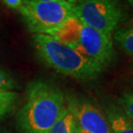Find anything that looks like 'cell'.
<instances>
[{"label":"cell","instance_id":"1","mask_svg":"<svg viewBox=\"0 0 133 133\" xmlns=\"http://www.w3.org/2000/svg\"><path fill=\"white\" fill-rule=\"evenodd\" d=\"M63 92L44 81H34L26 89V98L17 115L22 133H48L63 114L65 105Z\"/></svg>","mask_w":133,"mask_h":133},{"label":"cell","instance_id":"2","mask_svg":"<svg viewBox=\"0 0 133 133\" xmlns=\"http://www.w3.org/2000/svg\"><path fill=\"white\" fill-rule=\"evenodd\" d=\"M48 35L92 59L103 69L116 59L112 37L88 26L75 16L66 20Z\"/></svg>","mask_w":133,"mask_h":133},{"label":"cell","instance_id":"3","mask_svg":"<svg viewBox=\"0 0 133 133\" xmlns=\"http://www.w3.org/2000/svg\"><path fill=\"white\" fill-rule=\"evenodd\" d=\"M33 39L39 58L61 74L80 80H90L97 77L104 70L92 59L52 36L35 34Z\"/></svg>","mask_w":133,"mask_h":133},{"label":"cell","instance_id":"4","mask_svg":"<svg viewBox=\"0 0 133 133\" xmlns=\"http://www.w3.org/2000/svg\"><path fill=\"white\" fill-rule=\"evenodd\" d=\"M76 4L67 1L22 0L18 9L22 18L32 33L48 35L74 16Z\"/></svg>","mask_w":133,"mask_h":133},{"label":"cell","instance_id":"5","mask_svg":"<svg viewBox=\"0 0 133 133\" xmlns=\"http://www.w3.org/2000/svg\"><path fill=\"white\" fill-rule=\"evenodd\" d=\"M74 16L106 35H112L124 17L119 0H87L76 4Z\"/></svg>","mask_w":133,"mask_h":133},{"label":"cell","instance_id":"6","mask_svg":"<svg viewBox=\"0 0 133 133\" xmlns=\"http://www.w3.org/2000/svg\"><path fill=\"white\" fill-rule=\"evenodd\" d=\"M67 107L74 115L76 129L86 133H111L106 115L90 101L70 99Z\"/></svg>","mask_w":133,"mask_h":133},{"label":"cell","instance_id":"7","mask_svg":"<svg viewBox=\"0 0 133 133\" xmlns=\"http://www.w3.org/2000/svg\"><path fill=\"white\" fill-rule=\"evenodd\" d=\"M105 115L111 133H133V121L124 114L119 107H108Z\"/></svg>","mask_w":133,"mask_h":133},{"label":"cell","instance_id":"8","mask_svg":"<svg viewBox=\"0 0 133 133\" xmlns=\"http://www.w3.org/2000/svg\"><path fill=\"white\" fill-rule=\"evenodd\" d=\"M114 39L123 52L133 58V25L116 29Z\"/></svg>","mask_w":133,"mask_h":133},{"label":"cell","instance_id":"9","mask_svg":"<svg viewBox=\"0 0 133 133\" xmlns=\"http://www.w3.org/2000/svg\"><path fill=\"white\" fill-rule=\"evenodd\" d=\"M76 122L72 112L66 107L48 133H75Z\"/></svg>","mask_w":133,"mask_h":133},{"label":"cell","instance_id":"10","mask_svg":"<svg viewBox=\"0 0 133 133\" xmlns=\"http://www.w3.org/2000/svg\"><path fill=\"white\" fill-rule=\"evenodd\" d=\"M19 95L15 91H0V120L14 111Z\"/></svg>","mask_w":133,"mask_h":133},{"label":"cell","instance_id":"11","mask_svg":"<svg viewBox=\"0 0 133 133\" xmlns=\"http://www.w3.org/2000/svg\"><path fill=\"white\" fill-rule=\"evenodd\" d=\"M19 85L10 73L0 68V91H14Z\"/></svg>","mask_w":133,"mask_h":133},{"label":"cell","instance_id":"12","mask_svg":"<svg viewBox=\"0 0 133 133\" xmlns=\"http://www.w3.org/2000/svg\"><path fill=\"white\" fill-rule=\"evenodd\" d=\"M118 101L124 114L133 121V91L124 93L123 95L118 98Z\"/></svg>","mask_w":133,"mask_h":133},{"label":"cell","instance_id":"13","mask_svg":"<svg viewBox=\"0 0 133 133\" xmlns=\"http://www.w3.org/2000/svg\"><path fill=\"white\" fill-rule=\"evenodd\" d=\"M4 4L11 9L18 10L22 4V0H3Z\"/></svg>","mask_w":133,"mask_h":133},{"label":"cell","instance_id":"14","mask_svg":"<svg viewBox=\"0 0 133 133\" xmlns=\"http://www.w3.org/2000/svg\"><path fill=\"white\" fill-rule=\"evenodd\" d=\"M35 1H58V0H35ZM59 1H67L72 4H76V0H59Z\"/></svg>","mask_w":133,"mask_h":133},{"label":"cell","instance_id":"15","mask_svg":"<svg viewBox=\"0 0 133 133\" xmlns=\"http://www.w3.org/2000/svg\"><path fill=\"white\" fill-rule=\"evenodd\" d=\"M0 133H13L10 130L7 128H4V127H0Z\"/></svg>","mask_w":133,"mask_h":133},{"label":"cell","instance_id":"16","mask_svg":"<svg viewBox=\"0 0 133 133\" xmlns=\"http://www.w3.org/2000/svg\"><path fill=\"white\" fill-rule=\"evenodd\" d=\"M75 133H86V132H83V131H80V130H78V129L76 128V132Z\"/></svg>","mask_w":133,"mask_h":133},{"label":"cell","instance_id":"17","mask_svg":"<svg viewBox=\"0 0 133 133\" xmlns=\"http://www.w3.org/2000/svg\"><path fill=\"white\" fill-rule=\"evenodd\" d=\"M76 3H78V4H81V3H83V2H85L87 1V0H76Z\"/></svg>","mask_w":133,"mask_h":133},{"label":"cell","instance_id":"18","mask_svg":"<svg viewBox=\"0 0 133 133\" xmlns=\"http://www.w3.org/2000/svg\"><path fill=\"white\" fill-rule=\"evenodd\" d=\"M127 1H128V2L130 3V4H131L132 5V6H133V0H127Z\"/></svg>","mask_w":133,"mask_h":133}]
</instances>
